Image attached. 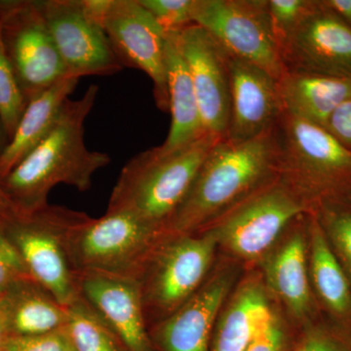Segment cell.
I'll list each match as a JSON object with an SVG mask.
<instances>
[{"mask_svg":"<svg viewBox=\"0 0 351 351\" xmlns=\"http://www.w3.org/2000/svg\"><path fill=\"white\" fill-rule=\"evenodd\" d=\"M103 29L122 66L149 75L157 107L169 112L166 34L162 27L138 0H110Z\"/></svg>","mask_w":351,"mask_h":351,"instance_id":"13","label":"cell"},{"mask_svg":"<svg viewBox=\"0 0 351 351\" xmlns=\"http://www.w3.org/2000/svg\"><path fill=\"white\" fill-rule=\"evenodd\" d=\"M311 213L295 219L274 248L256 267L260 270L274 302L298 331L322 317L309 279Z\"/></svg>","mask_w":351,"mask_h":351,"instance_id":"12","label":"cell"},{"mask_svg":"<svg viewBox=\"0 0 351 351\" xmlns=\"http://www.w3.org/2000/svg\"><path fill=\"white\" fill-rule=\"evenodd\" d=\"M171 34L188 66L204 133L225 138L230 119L228 55L199 25Z\"/></svg>","mask_w":351,"mask_h":351,"instance_id":"15","label":"cell"},{"mask_svg":"<svg viewBox=\"0 0 351 351\" xmlns=\"http://www.w3.org/2000/svg\"><path fill=\"white\" fill-rule=\"evenodd\" d=\"M0 309L11 336L46 334L69 322V307L32 278L14 283L0 295Z\"/></svg>","mask_w":351,"mask_h":351,"instance_id":"22","label":"cell"},{"mask_svg":"<svg viewBox=\"0 0 351 351\" xmlns=\"http://www.w3.org/2000/svg\"><path fill=\"white\" fill-rule=\"evenodd\" d=\"M44 17L66 76H107L124 68L103 27L85 9L83 0L40 1Z\"/></svg>","mask_w":351,"mask_h":351,"instance_id":"14","label":"cell"},{"mask_svg":"<svg viewBox=\"0 0 351 351\" xmlns=\"http://www.w3.org/2000/svg\"><path fill=\"white\" fill-rule=\"evenodd\" d=\"M311 212V208L276 178L202 230L214 235L219 253L250 269L257 267L295 219Z\"/></svg>","mask_w":351,"mask_h":351,"instance_id":"7","label":"cell"},{"mask_svg":"<svg viewBox=\"0 0 351 351\" xmlns=\"http://www.w3.org/2000/svg\"><path fill=\"white\" fill-rule=\"evenodd\" d=\"M162 230L128 212H106L88 216L75 226L69 252L76 276L84 272L108 274L135 280Z\"/></svg>","mask_w":351,"mask_h":351,"instance_id":"8","label":"cell"},{"mask_svg":"<svg viewBox=\"0 0 351 351\" xmlns=\"http://www.w3.org/2000/svg\"><path fill=\"white\" fill-rule=\"evenodd\" d=\"M277 170L276 127L245 142L221 138L201 165L188 195L164 226L162 235L200 232L278 178Z\"/></svg>","mask_w":351,"mask_h":351,"instance_id":"2","label":"cell"},{"mask_svg":"<svg viewBox=\"0 0 351 351\" xmlns=\"http://www.w3.org/2000/svg\"><path fill=\"white\" fill-rule=\"evenodd\" d=\"M32 278L19 252L7 237L0 223V295L14 283Z\"/></svg>","mask_w":351,"mask_h":351,"instance_id":"32","label":"cell"},{"mask_svg":"<svg viewBox=\"0 0 351 351\" xmlns=\"http://www.w3.org/2000/svg\"><path fill=\"white\" fill-rule=\"evenodd\" d=\"M348 200H350V202L351 203V195H350V197H348Z\"/></svg>","mask_w":351,"mask_h":351,"instance_id":"40","label":"cell"},{"mask_svg":"<svg viewBox=\"0 0 351 351\" xmlns=\"http://www.w3.org/2000/svg\"><path fill=\"white\" fill-rule=\"evenodd\" d=\"M276 307L260 270L247 269L219 313L210 351H246L269 324Z\"/></svg>","mask_w":351,"mask_h":351,"instance_id":"19","label":"cell"},{"mask_svg":"<svg viewBox=\"0 0 351 351\" xmlns=\"http://www.w3.org/2000/svg\"><path fill=\"white\" fill-rule=\"evenodd\" d=\"M308 271L321 315L351 332V283L313 212L308 221Z\"/></svg>","mask_w":351,"mask_h":351,"instance_id":"20","label":"cell"},{"mask_svg":"<svg viewBox=\"0 0 351 351\" xmlns=\"http://www.w3.org/2000/svg\"><path fill=\"white\" fill-rule=\"evenodd\" d=\"M230 119L225 138L245 142L276 127L282 114L277 80L263 69L228 56Z\"/></svg>","mask_w":351,"mask_h":351,"instance_id":"17","label":"cell"},{"mask_svg":"<svg viewBox=\"0 0 351 351\" xmlns=\"http://www.w3.org/2000/svg\"><path fill=\"white\" fill-rule=\"evenodd\" d=\"M10 336L5 318H4L1 309H0V351H5L7 341H8L9 337Z\"/></svg>","mask_w":351,"mask_h":351,"instance_id":"36","label":"cell"},{"mask_svg":"<svg viewBox=\"0 0 351 351\" xmlns=\"http://www.w3.org/2000/svg\"><path fill=\"white\" fill-rule=\"evenodd\" d=\"M246 269L243 263L219 252L213 269L195 294L149 328L157 350L210 351L219 313Z\"/></svg>","mask_w":351,"mask_h":351,"instance_id":"11","label":"cell"},{"mask_svg":"<svg viewBox=\"0 0 351 351\" xmlns=\"http://www.w3.org/2000/svg\"><path fill=\"white\" fill-rule=\"evenodd\" d=\"M278 178L311 208L348 199L351 151L325 127L282 112L276 126Z\"/></svg>","mask_w":351,"mask_h":351,"instance_id":"4","label":"cell"},{"mask_svg":"<svg viewBox=\"0 0 351 351\" xmlns=\"http://www.w3.org/2000/svg\"><path fill=\"white\" fill-rule=\"evenodd\" d=\"M78 82V78L66 76L27 103L13 137L0 154V179L47 136Z\"/></svg>","mask_w":351,"mask_h":351,"instance_id":"24","label":"cell"},{"mask_svg":"<svg viewBox=\"0 0 351 351\" xmlns=\"http://www.w3.org/2000/svg\"><path fill=\"white\" fill-rule=\"evenodd\" d=\"M165 34L171 126L163 144L156 147V151L161 154L178 151L205 135L199 106L188 66L178 49L172 34Z\"/></svg>","mask_w":351,"mask_h":351,"instance_id":"23","label":"cell"},{"mask_svg":"<svg viewBox=\"0 0 351 351\" xmlns=\"http://www.w3.org/2000/svg\"><path fill=\"white\" fill-rule=\"evenodd\" d=\"M71 346L66 327L29 336H10L5 351H66Z\"/></svg>","mask_w":351,"mask_h":351,"instance_id":"33","label":"cell"},{"mask_svg":"<svg viewBox=\"0 0 351 351\" xmlns=\"http://www.w3.org/2000/svg\"><path fill=\"white\" fill-rule=\"evenodd\" d=\"M290 351H351V332L322 316L298 331Z\"/></svg>","mask_w":351,"mask_h":351,"instance_id":"28","label":"cell"},{"mask_svg":"<svg viewBox=\"0 0 351 351\" xmlns=\"http://www.w3.org/2000/svg\"><path fill=\"white\" fill-rule=\"evenodd\" d=\"M218 255L216 239L208 230L162 235L135 278L149 328L167 318L195 294Z\"/></svg>","mask_w":351,"mask_h":351,"instance_id":"6","label":"cell"},{"mask_svg":"<svg viewBox=\"0 0 351 351\" xmlns=\"http://www.w3.org/2000/svg\"><path fill=\"white\" fill-rule=\"evenodd\" d=\"M297 335L298 330L277 306L269 324L246 351H290Z\"/></svg>","mask_w":351,"mask_h":351,"instance_id":"31","label":"cell"},{"mask_svg":"<svg viewBox=\"0 0 351 351\" xmlns=\"http://www.w3.org/2000/svg\"><path fill=\"white\" fill-rule=\"evenodd\" d=\"M66 330L75 351H129L107 321L82 298L69 307Z\"/></svg>","mask_w":351,"mask_h":351,"instance_id":"25","label":"cell"},{"mask_svg":"<svg viewBox=\"0 0 351 351\" xmlns=\"http://www.w3.org/2000/svg\"><path fill=\"white\" fill-rule=\"evenodd\" d=\"M325 128L351 151V96L335 110Z\"/></svg>","mask_w":351,"mask_h":351,"instance_id":"34","label":"cell"},{"mask_svg":"<svg viewBox=\"0 0 351 351\" xmlns=\"http://www.w3.org/2000/svg\"><path fill=\"white\" fill-rule=\"evenodd\" d=\"M165 32H179L193 25L195 0H138Z\"/></svg>","mask_w":351,"mask_h":351,"instance_id":"30","label":"cell"},{"mask_svg":"<svg viewBox=\"0 0 351 351\" xmlns=\"http://www.w3.org/2000/svg\"><path fill=\"white\" fill-rule=\"evenodd\" d=\"M325 7L351 27V0H321Z\"/></svg>","mask_w":351,"mask_h":351,"instance_id":"35","label":"cell"},{"mask_svg":"<svg viewBox=\"0 0 351 351\" xmlns=\"http://www.w3.org/2000/svg\"><path fill=\"white\" fill-rule=\"evenodd\" d=\"M315 0H267V14L279 49L294 32Z\"/></svg>","mask_w":351,"mask_h":351,"instance_id":"29","label":"cell"},{"mask_svg":"<svg viewBox=\"0 0 351 351\" xmlns=\"http://www.w3.org/2000/svg\"><path fill=\"white\" fill-rule=\"evenodd\" d=\"M221 138L205 134L171 154H159L154 147L134 156L120 172L107 212H128L163 232Z\"/></svg>","mask_w":351,"mask_h":351,"instance_id":"3","label":"cell"},{"mask_svg":"<svg viewBox=\"0 0 351 351\" xmlns=\"http://www.w3.org/2000/svg\"><path fill=\"white\" fill-rule=\"evenodd\" d=\"M66 351H75V350H73V346H71Z\"/></svg>","mask_w":351,"mask_h":351,"instance_id":"39","label":"cell"},{"mask_svg":"<svg viewBox=\"0 0 351 351\" xmlns=\"http://www.w3.org/2000/svg\"><path fill=\"white\" fill-rule=\"evenodd\" d=\"M284 113L326 127L351 96V78L286 71L277 80Z\"/></svg>","mask_w":351,"mask_h":351,"instance_id":"21","label":"cell"},{"mask_svg":"<svg viewBox=\"0 0 351 351\" xmlns=\"http://www.w3.org/2000/svg\"><path fill=\"white\" fill-rule=\"evenodd\" d=\"M11 207H12V205L7 197L3 186H2L1 179H0V213Z\"/></svg>","mask_w":351,"mask_h":351,"instance_id":"37","label":"cell"},{"mask_svg":"<svg viewBox=\"0 0 351 351\" xmlns=\"http://www.w3.org/2000/svg\"><path fill=\"white\" fill-rule=\"evenodd\" d=\"M193 22L228 56L255 64L277 80L285 73L267 0H195Z\"/></svg>","mask_w":351,"mask_h":351,"instance_id":"9","label":"cell"},{"mask_svg":"<svg viewBox=\"0 0 351 351\" xmlns=\"http://www.w3.org/2000/svg\"><path fill=\"white\" fill-rule=\"evenodd\" d=\"M87 217L83 212L50 204L31 212L11 207L0 213L2 228L32 279L66 307L82 299L69 257V239Z\"/></svg>","mask_w":351,"mask_h":351,"instance_id":"5","label":"cell"},{"mask_svg":"<svg viewBox=\"0 0 351 351\" xmlns=\"http://www.w3.org/2000/svg\"><path fill=\"white\" fill-rule=\"evenodd\" d=\"M98 92L92 84L82 98L69 99L47 136L1 180L14 209L31 212L46 206L51 189L58 184L89 191L93 176L110 163L108 154L90 151L85 145V120Z\"/></svg>","mask_w":351,"mask_h":351,"instance_id":"1","label":"cell"},{"mask_svg":"<svg viewBox=\"0 0 351 351\" xmlns=\"http://www.w3.org/2000/svg\"><path fill=\"white\" fill-rule=\"evenodd\" d=\"M2 41L27 104L66 77L40 1H0Z\"/></svg>","mask_w":351,"mask_h":351,"instance_id":"10","label":"cell"},{"mask_svg":"<svg viewBox=\"0 0 351 351\" xmlns=\"http://www.w3.org/2000/svg\"><path fill=\"white\" fill-rule=\"evenodd\" d=\"M7 144H8V138H7L5 130H4V127L0 120V154L5 149Z\"/></svg>","mask_w":351,"mask_h":351,"instance_id":"38","label":"cell"},{"mask_svg":"<svg viewBox=\"0 0 351 351\" xmlns=\"http://www.w3.org/2000/svg\"><path fill=\"white\" fill-rule=\"evenodd\" d=\"M335 257L351 283V203L332 200L313 211Z\"/></svg>","mask_w":351,"mask_h":351,"instance_id":"26","label":"cell"},{"mask_svg":"<svg viewBox=\"0 0 351 351\" xmlns=\"http://www.w3.org/2000/svg\"><path fill=\"white\" fill-rule=\"evenodd\" d=\"M80 295L117 332L129 351H158L149 335L134 279L78 274Z\"/></svg>","mask_w":351,"mask_h":351,"instance_id":"18","label":"cell"},{"mask_svg":"<svg viewBox=\"0 0 351 351\" xmlns=\"http://www.w3.org/2000/svg\"><path fill=\"white\" fill-rule=\"evenodd\" d=\"M27 105V101L4 49L0 19V120L8 142L13 137Z\"/></svg>","mask_w":351,"mask_h":351,"instance_id":"27","label":"cell"},{"mask_svg":"<svg viewBox=\"0 0 351 351\" xmlns=\"http://www.w3.org/2000/svg\"><path fill=\"white\" fill-rule=\"evenodd\" d=\"M286 71L351 78V27L321 0L281 47Z\"/></svg>","mask_w":351,"mask_h":351,"instance_id":"16","label":"cell"}]
</instances>
